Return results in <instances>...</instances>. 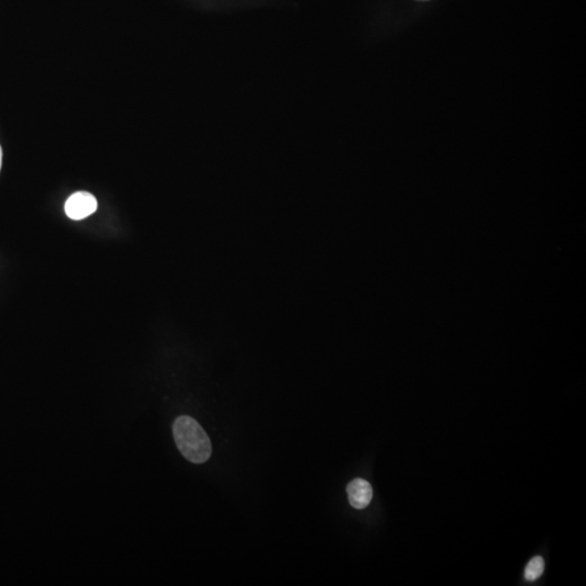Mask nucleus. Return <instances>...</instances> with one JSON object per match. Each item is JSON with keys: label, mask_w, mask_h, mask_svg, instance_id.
Wrapping results in <instances>:
<instances>
[{"label": "nucleus", "mask_w": 586, "mask_h": 586, "mask_svg": "<svg viewBox=\"0 0 586 586\" xmlns=\"http://www.w3.org/2000/svg\"><path fill=\"white\" fill-rule=\"evenodd\" d=\"M173 435L183 456L194 464H203L212 455L209 435L190 416H179L173 424Z\"/></svg>", "instance_id": "nucleus-1"}, {"label": "nucleus", "mask_w": 586, "mask_h": 586, "mask_svg": "<svg viewBox=\"0 0 586 586\" xmlns=\"http://www.w3.org/2000/svg\"><path fill=\"white\" fill-rule=\"evenodd\" d=\"M98 202L93 194L86 192H79L72 194L64 204V211L74 221H81L95 213Z\"/></svg>", "instance_id": "nucleus-2"}, {"label": "nucleus", "mask_w": 586, "mask_h": 586, "mask_svg": "<svg viewBox=\"0 0 586 586\" xmlns=\"http://www.w3.org/2000/svg\"><path fill=\"white\" fill-rule=\"evenodd\" d=\"M348 502L355 509H364L373 500V488L368 481L356 478L346 486Z\"/></svg>", "instance_id": "nucleus-3"}, {"label": "nucleus", "mask_w": 586, "mask_h": 586, "mask_svg": "<svg viewBox=\"0 0 586 586\" xmlns=\"http://www.w3.org/2000/svg\"><path fill=\"white\" fill-rule=\"evenodd\" d=\"M543 571H544V560L541 556L534 557L525 566V580L530 582L535 581L542 576Z\"/></svg>", "instance_id": "nucleus-4"}, {"label": "nucleus", "mask_w": 586, "mask_h": 586, "mask_svg": "<svg viewBox=\"0 0 586 586\" xmlns=\"http://www.w3.org/2000/svg\"><path fill=\"white\" fill-rule=\"evenodd\" d=\"M1 157H3V153H1V148H0V167H1Z\"/></svg>", "instance_id": "nucleus-5"}]
</instances>
